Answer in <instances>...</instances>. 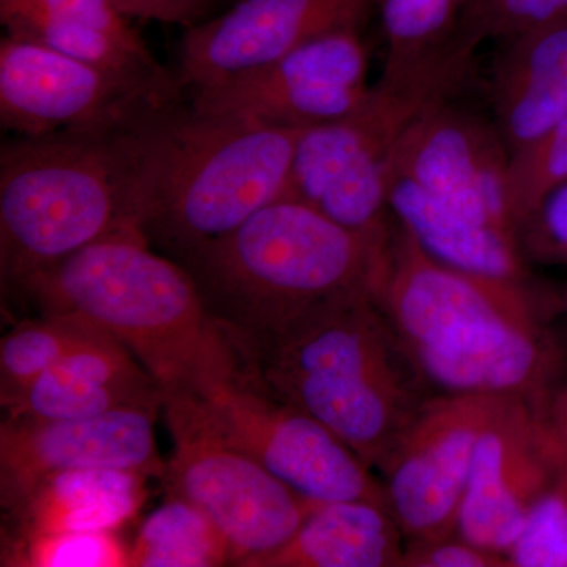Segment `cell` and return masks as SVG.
<instances>
[{
    "label": "cell",
    "mask_w": 567,
    "mask_h": 567,
    "mask_svg": "<svg viewBox=\"0 0 567 567\" xmlns=\"http://www.w3.org/2000/svg\"><path fill=\"white\" fill-rule=\"evenodd\" d=\"M372 298L436 394H487L548 405L563 350L529 281L457 270L394 219Z\"/></svg>",
    "instance_id": "cell-1"
},
{
    "label": "cell",
    "mask_w": 567,
    "mask_h": 567,
    "mask_svg": "<svg viewBox=\"0 0 567 567\" xmlns=\"http://www.w3.org/2000/svg\"><path fill=\"white\" fill-rule=\"evenodd\" d=\"M254 374L374 470L436 394L371 292L334 298L274 331L224 330Z\"/></svg>",
    "instance_id": "cell-2"
},
{
    "label": "cell",
    "mask_w": 567,
    "mask_h": 567,
    "mask_svg": "<svg viewBox=\"0 0 567 567\" xmlns=\"http://www.w3.org/2000/svg\"><path fill=\"white\" fill-rule=\"evenodd\" d=\"M142 234L181 260L286 193L301 130L173 102L128 126Z\"/></svg>",
    "instance_id": "cell-3"
},
{
    "label": "cell",
    "mask_w": 567,
    "mask_h": 567,
    "mask_svg": "<svg viewBox=\"0 0 567 567\" xmlns=\"http://www.w3.org/2000/svg\"><path fill=\"white\" fill-rule=\"evenodd\" d=\"M390 245L279 197L177 262L219 327L256 336L334 298L372 293Z\"/></svg>",
    "instance_id": "cell-4"
},
{
    "label": "cell",
    "mask_w": 567,
    "mask_h": 567,
    "mask_svg": "<svg viewBox=\"0 0 567 567\" xmlns=\"http://www.w3.org/2000/svg\"><path fill=\"white\" fill-rule=\"evenodd\" d=\"M21 292L41 315L80 316L117 339L164 395L192 393L229 346L192 275L152 251L136 227L40 271Z\"/></svg>",
    "instance_id": "cell-5"
},
{
    "label": "cell",
    "mask_w": 567,
    "mask_h": 567,
    "mask_svg": "<svg viewBox=\"0 0 567 567\" xmlns=\"http://www.w3.org/2000/svg\"><path fill=\"white\" fill-rule=\"evenodd\" d=\"M130 123L96 132L18 136L2 145L3 287L21 290L32 276L85 246L121 230L141 229Z\"/></svg>",
    "instance_id": "cell-6"
},
{
    "label": "cell",
    "mask_w": 567,
    "mask_h": 567,
    "mask_svg": "<svg viewBox=\"0 0 567 567\" xmlns=\"http://www.w3.org/2000/svg\"><path fill=\"white\" fill-rule=\"evenodd\" d=\"M174 450L164 470L167 495L186 499L210 518L234 566L257 567L292 539L315 509L213 424L194 393L164 395Z\"/></svg>",
    "instance_id": "cell-7"
},
{
    "label": "cell",
    "mask_w": 567,
    "mask_h": 567,
    "mask_svg": "<svg viewBox=\"0 0 567 567\" xmlns=\"http://www.w3.org/2000/svg\"><path fill=\"white\" fill-rule=\"evenodd\" d=\"M192 393L234 445L298 494L315 502L372 499L386 505L374 470L330 429L265 385L233 342Z\"/></svg>",
    "instance_id": "cell-8"
},
{
    "label": "cell",
    "mask_w": 567,
    "mask_h": 567,
    "mask_svg": "<svg viewBox=\"0 0 567 567\" xmlns=\"http://www.w3.org/2000/svg\"><path fill=\"white\" fill-rule=\"evenodd\" d=\"M439 99L379 82L353 114L301 130L282 197L309 205L352 233L390 240L391 152L417 112Z\"/></svg>",
    "instance_id": "cell-9"
},
{
    "label": "cell",
    "mask_w": 567,
    "mask_h": 567,
    "mask_svg": "<svg viewBox=\"0 0 567 567\" xmlns=\"http://www.w3.org/2000/svg\"><path fill=\"white\" fill-rule=\"evenodd\" d=\"M506 399L432 395L377 466L405 543L456 535L477 442Z\"/></svg>",
    "instance_id": "cell-10"
},
{
    "label": "cell",
    "mask_w": 567,
    "mask_h": 567,
    "mask_svg": "<svg viewBox=\"0 0 567 567\" xmlns=\"http://www.w3.org/2000/svg\"><path fill=\"white\" fill-rule=\"evenodd\" d=\"M361 29L324 32L260 69L194 92L193 106L297 130L344 118L372 92Z\"/></svg>",
    "instance_id": "cell-11"
},
{
    "label": "cell",
    "mask_w": 567,
    "mask_h": 567,
    "mask_svg": "<svg viewBox=\"0 0 567 567\" xmlns=\"http://www.w3.org/2000/svg\"><path fill=\"white\" fill-rule=\"evenodd\" d=\"M566 462L547 405L507 398L477 442L457 535L507 558Z\"/></svg>",
    "instance_id": "cell-12"
},
{
    "label": "cell",
    "mask_w": 567,
    "mask_h": 567,
    "mask_svg": "<svg viewBox=\"0 0 567 567\" xmlns=\"http://www.w3.org/2000/svg\"><path fill=\"white\" fill-rule=\"evenodd\" d=\"M173 100L35 41L0 40V123L17 136L114 130Z\"/></svg>",
    "instance_id": "cell-13"
},
{
    "label": "cell",
    "mask_w": 567,
    "mask_h": 567,
    "mask_svg": "<svg viewBox=\"0 0 567 567\" xmlns=\"http://www.w3.org/2000/svg\"><path fill=\"white\" fill-rule=\"evenodd\" d=\"M511 152L495 122L434 100L395 141L390 173L415 182L451 207L518 235L507 197Z\"/></svg>",
    "instance_id": "cell-14"
},
{
    "label": "cell",
    "mask_w": 567,
    "mask_h": 567,
    "mask_svg": "<svg viewBox=\"0 0 567 567\" xmlns=\"http://www.w3.org/2000/svg\"><path fill=\"white\" fill-rule=\"evenodd\" d=\"M374 7L375 0H237L186 29L178 50L181 81L193 92L215 87L324 32L363 25Z\"/></svg>",
    "instance_id": "cell-15"
},
{
    "label": "cell",
    "mask_w": 567,
    "mask_h": 567,
    "mask_svg": "<svg viewBox=\"0 0 567 567\" xmlns=\"http://www.w3.org/2000/svg\"><path fill=\"white\" fill-rule=\"evenodd\" d=\"M156 413L130 409L78 420L0 424V503L10 509L43 477L71 470H126L163 477Z\"/></svg>",
    "instance_id": "cell-16"
},
{
    "label": "cell",
    "mask_w": 567,
    "mask_h": 567,
    "mask_svg": "<svg viewBox=\"0 0 567 567\" xmlns=\"http://www.w3.org/2000/svg\"><path fill=\"white\" fill-rule=\"evenodd\" d=\"M162 386L126 347L103 333L44 372L3 409L7 420H78L142 409L158 412Z\"/></svg>",
    "instance_id": "cell-17"
},
{
    "label": "cell",
    "mask_w": 567,
    "mask_h": 567,
    "mask_svg": "<svg viewBox=\"0 0 567 567\" xmlns=\"http://www.w3.org/2000/svg\"><path fill=\"white\" fill-rule=\"evenodd\" d=\"M502 43L491 100L496 128L513 153L567 115V18Z\"/></svg>",
    "instance_id": "cell-18"
},
{
    "label": "cell",
    "mask_w": 567,
    "mask_h": 567,
    "mask_svg": "<svg viewBox=\"0 0 567 567\" xmlns=\"http://www.w3.org/2000/svg\"><path fill=\"white\" fill-rule=\"evenodd\" d=\"M468 0H375L385 35L380 84L409 91L454 93L476 48L461 39Z\"/></svg>",
    "instance_id": "cell-19"
},
{
    "label": "cell",
    "mask_w": 567,
    "mask_h": 567,
    "mask_svg": "<svg viewBox=\"0 0 567 567\" xmlns=\"http://www.w3.org/2000/svg\"><path fill=\"white\" fill-rule=\"evenodd\" d=\"M388 203L399 226L439 262L468 274L528 281L518 235L436 199L402 175L388 174Z\"/></svg>",
    "instance_id": "cell-20"
},
{
    "label": "cell",
    "mask_w": 567,
    "mask_h": 567,
    "mask_svg": "<svg viewBox=\"0 0 567 567\" xmlns=\"http://www.w3.org/2000/svg\"><path fill=\"white\" fill-rule=\"evenodd\" d=\"M148 476L126 470H71L43 477L7 514L3 539L70 532H117L147 499Z\"/></svg>",
    "instance_id": "cell-21"
},
{
    "label": "cell",
    "mask_w": 567,
    "mask_h": 567,
    "mask_svg": "<svg viewBox=\"0 0 567 567\" xmlns=\"http://www.w3.org/2000/svg\"><path fill=\"white\" fill-rule=\"evenodd\" d=\"M405 537L386 505L319 502L292 539L257 567H398Z\"/></svg>",
    "instance_id": "cell-22"
},
{
    "label": "cell",
    "mask_w": 567,
    "mask_h": 567,
    "mask_svg": "<svg viewBox=\"0 0 567 567\" xmlns=\"http://www.w3.org/2000/svg\"><path fill=\"white\" fill-rule=\"evenodd\" d=\"M0 22L10 35L35 41L123 80L174 96L173 80L155 58L137 54L99 29L55 17L21 0H0Z\"/></svg>",
    "instance_id": "cell-23"
},
{
    "label": "cell",
    "mask_w": 567,
    "mask_h": 567,
    "mask_svg": "<svg viewBox=\"0 0 567 567\" xmlns=\"http://www.w3.org/2000/svg\"><path fill=\"white\" fill-rule=\"evenodd\" d=\"M234 565L221 532L186 499L166 502L142 522L130 546L128 567H219Z\"/></svg>",
    "instance_id": "cell-24"
},
{
    "label": "cell",
    "mask_w": 567,
    "mask_h": 567,
    "mask_svg": "<svg viewBox=\"0 0 567 567\" xmlns=\"http://www.w3.org/2000/svg\"><path fill=\"white\" fill-rule=\"evenodd\" d=\"M106 333L80 316L41 315L14 324L0 341V405L2 410L54 368L66 354Z\"/></svg>",
    "instance_id": "cell-25"
},
{
    "label": "cell",
    "mask_w": 567,
    "mask_h": 567,
    "mask_svg": "<svg viewBox=\"0 0 567 567\" xmlns=\"http://www.w3.org/2000/svg\"><path fill=\"white\" fill-rule=\"evenodd\" d=\"M567 183V115L511 153L507 197L517 230L555 189Z\"/></svg>",
    "instance_id": "cell-26"
},
{
    "label": "cell",
    "mask_w": 567,
    "mask_h": 567,
    "mask_svg": "<svg viewBox=\"0 0 567 567\" xmlns=\"http://www.w3.org/2000/svg\"><path fill=\"white\" fill-rule=\"evenodd\" d=\"M2 566L128 567L130 547L115 532L52 533L3 539Z\"/></svg>",
    "instance_id": "cell-27"
},
{
    "label": "cell",
    "mask_w": 567,
    "mask_h": 567,
    "mask_svg": "<svg viewBox=\"0 0 567 567\" xmlns=\"http://www.w3.org/2000/svg\"><path fill=\"white\" fill-rule=\"evenodd\" d=\"M509 566L567 567V462L507 554Z\"/></svg>",
    "instance_id": "cell-28"
},
{
    "label": "cell",
    "mask_w": 567,
    "mask_h": 567,
    "mask_svg": "<svg viewBox=\"0 0 567 567\" xmlns=\"http://www.w3.org/2000/svg\"><path fill=\"white\" fill-rule=\"evenodd\" d=\"M567 18V0H468L461 21V39L505 41Z\"/></svg>",
    "instance_id": "cell-29"
},
{
    "label": "cell",
    "mask_w": 567,
    "mask_h": 567,
    "mask_svg": "<svg viewBox=\"0 0 567 567\" xmlns=\"http://www.w3.org/2000/svg\"><path fill=\"white\" fill-rule=\"evenodd\" d=\"M525 259L567 264V183L548 194L518 229Z\"/></svg>",
    "instance_id": "cell-30"
},
{
    "label": "cell",
    "mask_w": 567,
    "mask_h": 567,
    "mask_svg": "<svg viewBox=\"0 0 567 567\" xmlns=\"http://www.w3.org/2000/svg\"><path fill=\"white\" fill-rule=\"evenodd\" d=\"M55 17L65 18L89 28L99 29L107 35L136 51L145 58H153L145 41L133 28L132 18L126 17L114 0H21Z\"/></svg>",
    "instance_id": "cell-31"
},
{
    "label": "cell",
    "mask_w": 567,
    "mask_h": 567,
    "mask_svg": "<svg viewBox=\"0 0 567 567\" xmlns=\"http://www.w3.org/2000/svg\"><path fill=\"white\" fill-rule=\"evenodd\" d=\"M506 557L470 543L461 535L405 543L401 567H506Z\"/></svg>",
    "instance_id": "cell-32"
},
{
    "label": "cell",
    "mask_w": 567,
    "mask_h": 567,
    "mask_svg": "<svg viewBox=\"0 0 567 567\" xmlns=\"http://www.w3.org/2000/svg\"><path fill=\"white\" fill-rule=\"evenodd\" d=\"M132 20L181 24L186 29L205 20L213 0H114Z\"/></svg>",
    "instance_id": "cell-33"
},
{
    "label": "cell",
    "mask_w": 567,
    "mask_h": 567,
    "mask_svg": "<svg viewBox=\"0 0 567 567\" xmlns=\"http://www.w3.org/2000/svg\"><path fill=\"white\" fill-rule=\"evenodd\" d=\"M547 415L567 445V386L559 388L547 405Z\"/></svg>",
    "instance_id": "cell-34"
}]
</instances>
